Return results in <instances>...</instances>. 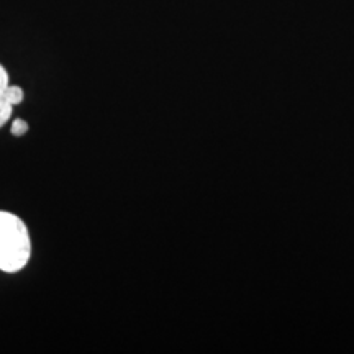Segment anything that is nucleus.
<instances>
[{"instance_id":"f03ea898","label":"nucleus","mask_w":354,"mask_h":354,"mask_svg":"<svg viewBox=\"0 0 354 354\" xmlns=\"http://www.w3.org/2000/svg\"><path fill=\"white\" fill-rule=\"evenodd\" d=\"M24 97L25 94L21 87L10 86L7 69L3 68V64H0V128L10 120L13 107L21 104Z\"/></svg>"},{"instance_id":"7ed1b4c3","label":"nucleus","mask_w":354,"mask_h":354,"mask_svg":"<svg viewBox=\"0 0 354 354\" xmlns=\"http://www.w3.org/2000/svg\"><path fill=\"white\" fill-rule=\"evenodd\" d=\"M12 135L13 136H21L25 135L26 131H28V123H26L25 120H21V118H15L12 123Z\"/></svg>"},{"instance_id":"f257e3e1","label":"nucleus","mask_w":354,"mask_h":354,"mask_svg":"<svg viewBox=\"0 0 354 354\" xmlns=\"http://www.w3.org/2000/svg\"><path fill=\"white\" fill-rule=\"evenodd\" d=\"M32 258V238L19 215L0 210V271L20 272Z\"/></svg>"}]
</instances>
